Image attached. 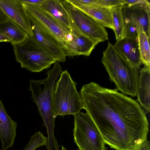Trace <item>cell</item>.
I'll list each match as a JSON object with an SVG mask.
<instances>
[{
    "instance_id": "23",
    "label": "cell",
    "mask_w": 150,
    "mask_h": 150,
    "mask_svg": "<svg viewBox=\"0 0 150 150\" xmlns=\"http://www.w3.org/2000/svg\"><path fill=\"white\" fill-rule=\"evenodd\" d=\"M100 6L112 8L120 6H124L122 0H98Z\"/></svg>"
},
{
    "instance_id": "13",
    "label": "cell",
    "mask_w": 150,
    "mask_h": 150,
    "mask_svg": "<svg viewBox=\"0 0 150 150\" xmlns=\"http://www.w3.org/2000/svg\"><path fill=\"white\" fill-rule=\"evenodd\" d=\"M33 36L59 62L66 61V54L59 43L51 36L31 23Z\"/></svg>"
},
{
    "instance_id": "26",
    "label": "cell",
    "mask_w": 150,
    "mask_h": 150,
    "mask_svg": "<svg viewBox=\"0 0 150 150\" xmlns=\"http://www.w3.org/2000/svg\"><path fill=\"white\" fill-rule=\"evenodd\" d=\"M137 150H150L149 141L146 140Z\"/></svg>"
},
{
    "instance_id": "11",
    "label": "cell",
    "mask_w": 150,
    "mask_h": 150,
    "mask_svg": "<svg viewBox=\"0 0 150 150\" xmlns=\"http://www.w3.org/2000/svg\"><path fill=\"white\" fill-rule=\"evenodd\" d=\"M71 33L73 37L72 50L73 56L83 55L89 56L100 42L87 36L76 27L69 16Z\"/></svg>"
},
{
    "instance_id": "21",
    "label": "cell",
    "mask_w": 150,
    "mask_h": 150,
    "mask_svg": "<svg viewBox=\"0 0 150 150\" xmlns=\"http://www.w3.org/2000/svg\"><path fill=\"white\" fill-rule=\"evenodd\" d=\"M138 40L142 64L150 67V38L142 28H137Z\"/></svg>"
},
{
    "instance_id": "17",
    "label": "cell",
    "mask_w": 150,
    "mask_h": 150,
    "mask_svg": "<svg viewBox=\"0 0 150 150\" xmlns=\"http://www.w3.org/2000/svg\"><path fill=\"white\" fill-rule=\"evenodd\" d=\"M0 32L10 39L12 45L23 42L29 35L17 24L8 18L6 21L0 23Z\"/></svg>"
},
{
    "instance_id": "12",
    "label": "cell",
    "mask_w": 150,
    "mask_h": 150,
    "mask_svg": "<svg viewBox=\"0 0 150 150\" xmlns=\"http://www.w3.org/2000/svg\"><path fill=\"white\" fill-rule=\"evenodd\" d=\"M117 50L133 66L140 69L142 64L137 39L125 37L113 45Z\"/></svg>"
},
{
    "instance_id": "29",
    "label": "cell",
    "mask_w": 150,
    "mask_h": 150,
    "mask_svg": "<svg viewBox=\"0 0 150 150\" xmlns=\"http://www.w3.org/2000/svg\"><path fill=\"white\" fill-rule=\"evenodd\" d=\"M61 150H67V149L64 147L63 146H62V148Z\"/></svg>"
},
{
    "instance_id": "2",
    "label": "cell",
    "mask_w": 150,
    "mask_h": 150,
    "mask_svg": "<svg viewBox=\"0 0 150 150\" xmlns=\"http://www.w3.org/2000/svg\"><path fill=\"white\" fill-rule=\"evenodd\" d=\"M62 68L59 62H56L53 68L48 70L47 76L44 79L30 81L29 90L31 98L36 105L47 129L48 143L47 150H59V145L54 135V116L52 108V95L55 82L60 74Z\"/></svg>"
},
{
    "instance_id": "16",
    "label": "cell",
    "mask_w": 150,
    "mask_h": 150,
    "mask_svg": "<svg viewBox=\"0 0 150 150\" xmlns=\"http://www.w3.org/2000/svg\"><path fill=\"white\" fill-rule=\"evenodd\" d=\"M40 6L59 22L70 30L68 13L60 0H45Z\"/></svg>"
},
{
    "instance_id": "3",
    "label": "cell",
    "mask_w": 150,
    "mask_h": 150,
    "mask_svg": "<svg viewBox=\"0 0 150 150\" xmlns=\"http://www.w3.org/2000/svg\"><path fill=\"white\" fill-rule=\"evenodd\" d=\"M101 62L118 90L132 96H137L139 78L138 69L128 62L109 42L103 53Z\"/></svg>"
},
{
    "instance_id": "22",
    "label": "cell",
    "mask_w": 150,
    "mask_h": 150,
    "mask_svg": "<svg viewBox=\"0 0 150 150\" xmlns=\"http://www.w3.org/2000/svg\"><path fill=\"white\" fill-rule=\"evenodd\" d=\"M47 143V137H45L42 132H37L31 137L28 144L22 150H35L40 146H46Z\"/></svg>"
},
{
    "instance_id": "18",
    "label": "cell",
    "mask_w": 150,
    "mask_h": 150,
    "mask_svg": "<svg viewBox=\"0 0 150 150\" xmlns=\"http://www.w3.org/2000/svg\"><path fill=\"white\" fill-rule=\"evenodd\" d=\"M129 7L132 12L137 28H142L150 38V5L137 4Z\"/></svg>"
},
{
    "instance_id": "20",
    "label": "cell",
    "mask_w": 150,
    "mask_h": 150,
    "mask_svg": "<svg viewBox=\"0 0 150 150\" xmlns=\"http://www.w3.org/2000/svg\"><path fill=\"white\" fill-rule=\"evenodd\" d=\"M123 6H120L112 8L113 30L117 40L125 36V27L122 12Z\"/></svg>"
},
{
    "instance_id": "4",
    "label": "cell",
    "mask_w": 150,
    "mask_h": 150,
    "mask_svg": "<svg viewBox=\"0 0 150 150\" xmlns=\"http://www.w3.org/2000/svg\"><path fill=\"white\" fill-rule=\"evenodd\" d=\"M76 85L67 70L61 71L53 91L52 108L56 117L59 115H74L84 108L80 93L77 91Z\"/></svg>"
},
{
    "instance_id": "5",
    "label": "cell",
    "mask_w": 150,
    "mask_h": 150,
    "mask_svg": "<svg viewBox=\"0 0 150 150\" xmlns=\"http://www.w3.org/2000/svg\"><path fill=\"white\" fill-rule=\"evenodd\" d=\"M22 4L31 23L54 38L60 44L67 56L71 57L73 38L70 30L40 5Z\"/></svg>"
},
{
    "instance_id": "15",
    "label": "cell",
    "mask_w": 150,
    "mask_h": 150,
    "mask_svg": "<svg viewBox=\"0 0 150 150\" xmlns=\"http://www.w3.org/2000/svg\"><path fill=\"white\" fill-rule=\"evenodd\" d=\"M139 73L137 95V100L141 106L146 110V113H149L150 111V67L144 65Z\"/></svg>"
},
{
    "instance_id": "14",
    "label": "cell",
    "mask_w": 150,
    "mask_h": 150,
    "mask_svg": "<svg viewBox=\"0 0 150 150\" xmlns=\"http://www.w3.org/2000/svg\"><path fill=\"white\" fill-rule=\"evenodd\" d=\"M69 2L77 8L91 16L105 27H106L113 30L112 8L77 4Z\"/></svg>"
},
{
    "instance_id": "19",
    "label": "cell",
    "mask_w": 150,
    "mask_h": 150,
    "mask_svg": "<svg viewBox=\"0 0 150 150\" xmlns=\"http://www.w3.org/2000/svg\"><path fill=\"white\" fill-rule=\"evenodd\" d=\"M125 27V36L128 38H138V31L135 18L130 8L124 5L122 9Z\"/></svg>"
},
{
    "instance_id": "24",
    "label": "cell",
    "mask_w": 150,
    "mask_h": 150,
    "mask_svg": "<svg viewBox=\"0 0 150 150\" xmlns=\"http://www.w3.org/2000/svg\"><path fill=\"white\" fill-rule=\"evenodd\" d=\"M125 5L130 7L133 5L140 4L146 5H150V3L146 0H122Z\"/></svg>"
},
{
    "instance_id": "25",
    "label": "cell",
    "mask_w": 150,
    "mask_h": 150,
    "mask_svg": "<svg viewBox=\"0 0 150 150\" xmlns=\"http://www.w3.org/2000/svg\"><path fill=\"white\" fill-rule=\"evenodd\" d=\"M22 3H25L32 5H41L45 0H18Z\"/></svg>"
},
{
    "instance_id": "7",
    "label": "cell",
    "mask_w": 150,
    "mask_h": 150,
    "mask_svg": "<svg viewBox=\"0 0 150 150\" xmlns=\"http://www.w3.org/2000/svg\"><path fill=\"white\" fill-rule=\"evenodd\" d=\"M73 134L79 150H107L102 137L95 124L86 112L74 115Z\"/></svg>"
},
{
    "instance_id": "8",
    "label": "cell",
    "mask_w": 150,
    "mask_h": 150,
    "mask_svg": "<svg viewBox=\"0 0 150 150\" xmlns=\"http://www.w3.org/2000/svg\"><path fill=\"white\" fill-rule=\"evenodd\" d=\"M62 2L69 16L81 32L100 42L108 40V34L104 27L68 0H62Z\"/></svg>"
},
{
    "instance_id": "6",
    "label": "cell",
    "mask_w": 150,
    "mask_h": 150,
    "mask_svg": "<svg viewBox=\"0 0 150 150\" xmlns=\"http://www.w3.org/2000/svg\"><path fill=\"white\" fill-rule=\"evenodd\" d=\"M12 45L17 62L31 72H40L57 62L33 36L29 35L23 42Z\"/></svg>"
},
{
    "instance_id": "30",
    "label": "cell",
    "mask_w": 150,
    "mask_h": 150,
    "mask_svg": "<svg viewBox=\"0 0 150 150\" xmlns=\"http://www.w3.org/2000/svg\"><path fill=\"white\" fill-rule=\"evenodd\" d=\"M0 150H1V149H0Z\"/></svg>"
},
{
    "instance_id": "1",
    "label": "cell",
    "mask_w": 150,
    "mask_h": 150,
    "mask_svg": "<svg viewBox=\"0 0 150 150\" xmlns=\"http://www.w3.org/2000/svg\"><path fill=\"white\" fill-rule=\"evenodd\" d=\"M80 93L83 109L110 148L137 150L147 139L146 113L135 100L93 82L83 86Z\"/></svg>"
},
{
    "instance_id": "10",
    "label": "cell",
    "mask_w": 150,
    "mask_h": 150,
    "mask_svg": "<svg viewBox=\"0 0 150 150\" xmlns=\"http://www.w3.org/2000/svg\"><path fill=\"white\" fill-rule=\"evenodd\" d=\"M17 123L6 112L0 98V139L1 150L11 147L16 136Z\"/></svg>"
},
{
    "instance_id": "27",
    "label": "cell",
    "mask_w": 150,
    "mask_h": 150,
    "mask_svg": "<svg viewBox=\"0 0 150 150\" xmlns=\"http://www.w3.org/2000/svg\"><path fill=\"white\" fill-rule=\"evenodd\" d=\"M8 17L0 7V23L6 21Z\"/></svg>"
},
{
    "instance_id": "9",
    "label": "cell",
    "mask_w": 150,
    "mask_h": 150,
    "mask_svg": "<svg viewBox=\"0 0 150 150\" xmlns=\"http://www.w3.org/2000/svg\"><path fill=\"white\" fill-rule=\"evenodd\" d=\"M0 7L30 36H33L31 23L22 3L18 0H0Z\"/></svg>"
},
{
    "instance_id": "28",
    "label": "cell",
    "mask_w": 150,
    "mask_h": 150,
    "mask_svg": "<svg viewBox=\"0 0 150 150\" xmlns=\"http://www.w3.org/2000/svg\"><path fill=\"white\" fill-rule=\"evenodd\" d=\"M11 40L8 37L0 32V42H11Z\"/></svg>"
}]
</instances>
